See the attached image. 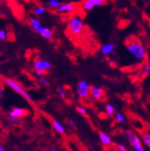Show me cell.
I'll return each instance as SVG.
<instances>
[{
	"label": "cell",
	"mask_w": 150,
	"mask_h": 151,
	"mask_svg": "<svg viewBox=\"0 0 150 151\" xmlns=\"http://www.w3.org/2000/svg\"><path fill=\"white\" fill-rule=\"evenodd\" d=\"M2 89L0 88V98H2Z\"/></svg>",
	"instance_id": "obj_32"
},
{
	"label": "cell",
	"mask_w": 150,
	"mask_h": 151,
	"mask_svg": "<svg viewBox=\"0 0 150 151\" xmlns=\"http://www.w3.org/2000/svg\"><path fill=\"white\" fill-rule=\"evenodd\" d=\"M5 83L7 84L8 86L11 89L15 91L17 94H20V95L24 99H25L27 101L29 102L30 104H34V101L33 99L30 97L29 94H28V92L22 88L21 84H19V83L16 81L13 80V79L11 78H6L5 79Z\"/></svg>",
	"instance_id": "obj_2"
},
{
	"label": "cell",
	"mask_w": 150,
	"mask_h": 151,
	"mask_svg": "<svg viewBox=\"0 0 150 151\" xmlns=\"http://www.w3.org/2000/svg\"><path fill=\"white\" fill-rule=\"evenodd\" d=\"M19 121V117H11V116H9L7 120V124L9 125V126H13V125L18 124Z\"/></svg>",
	"instance_id": "obj_18"
},
{
	"label": "cell",
	"mask_w": 150,
	"mask_h": 151,
	"mask_svg": "<svg viewBox=\"0 0 150 151\" xmlns=\"http://www.w3.org/2000/svg\"><path fill=\"white\" fill-rule=\"evenodd\" d=\"M99 138L100 140L101 144L104 146H109L112 143V140L111 137L109 136L108 134H105L103 132H100L99 134Z\"/></svg>",
	"instance_id": "obj_13"
},
{
	"label": "cell",
	"mask_w": 150,
	"mask_h": 151,
	"mask_svg": "<svg viewBox=\"0 0 150 151\" xmlns=\"http://www.w3.org/2000/svg\"><path fill=\"white\" fill-rule=\"evenodd\" d=\"M58 94H60V96H61V98H66V91H65V90L63 88H58Z\"/></svg>",
	"instance_id": "obj_27"
},
{
	"label": "cell",
	"mask_w": 150,
	"mask_h": 151,
	"mask_svg": "<svg viewBox=\"0 0 150 151\" xmlns=\"http://www.w3.org/2000/svg\"><path fill=\"white\" fill-rule=\"evenodd\" d=\"M143 75L146 76V75H149L150 74V65L149 64H147L144 66L143 69Z\"/></svg>",
	"instance_id": "obj_25"
},
{
	"label": "cell",
	"mask_w": 150,
	"mask_h": 151,
	"mask_svg": "<svg viewBox=\"0 0 150 151\" xmlns=\"http://www.w3.org/2000/svg\"><path fill=\"white\" fill-rule=\"evenodd\" d=\"M115 117H116V122H118L119 124H122V123H123L125 121V117H124L123 114L120 113V112L116 113Z\"/></svg>",
	"instance_id": "obj_21"
},
{
	"label": "cell",
	"mask_w": 150,
	"mask_h": 151,
	"mask_svg": "<svg viewBox=\"0 0 150 151\" xmlns=\"http://www.w3.org/2000/svg\"><path fill=\"white\" fill-rule=\"evenodd\" d=\"M36 75L39 78L42 77L44 75V71H36Z\"/></svg>",
	"instance_id": "obj_29"
},
{
	"label": "cell",
	"mask_w": 150,
	"mask_h": 151,
	"mask_svg": "<svg viewBox=\"0 0 150 151\" xmlns=\"http://www.w3.org/2000/svg\"><path fill=\"white\" fill-rule=\"evenodd\" d=\"M127 50L137 61H143L146 55L144 46L136 40H129L127 43Z\"/></svg>",
	"instance_id": "obj_1"
},
{
	"label": "cell",
	"mask_w": 150,
	"mask_h": 151,
	"mask_svg": "<svg viewBox=\"0 0 150 151\" xmlns=\"http://www.w3.org/2000/svg\"><path fill=\"white\" fill-rule=\"evenodd\" d=\"M68 30L74 35H79L84 30V22L80 16H74L70 19L67 24Z\"/></svg>",
	"instance_id": "obj_3"
},
{
	"label": "cell",
	"mask_w": 150,
	"mask_h": 151,
	"mask_svg": "<svg viewBox=\"0 0 150 151\" xmlns=\"http://www.w3.org/2000/svg\"><path fill=\"white\" fill-rule=\"evenodd\" d=\"M116 149H117L118 151H128L127 148L125 146L120 144L116 145Z\"/></svg>",
	"instance_id": "obj_28"
},
{
	"label": "cell",
	"mask_w": 150,
	"mask_h": 151,
	"mask_svg": "<svg viewBox=\"0 0 150 151\" xmlns=\"http://www.w3.org/2000/svg\"><path fill=\"white\" fill-rule=\"evenodd\" d=\"M30 25L32 28L33 30L35 31L36 32H38L39 29L42 27V25L41 24L40 21L35 17H33L30 19Z\"/></svg>",
	"instance_id": "obj_14"
},
{
	"label": "cell",
	"mask_w": 150,
	"mask_h": 151,
	"mask_svg": "<svg viewBox=\"0 0 150 151\" xmlns=\"http://www.w3.org/2000/svg\"><path fill=\"white\" fill-rule=\"evenodd\" d=\"M143 141L150 150V134H144L142 137Z\"/></svg>",
	"instance_id": "obj_20"
},
{
	"label": "cell",
	"mask_w": 150,
	"mask_h": 151,
	"mask_svg": "<svg viewBox=\"0 0 150 151\" xmlns=\"http://www.w3.org/2000/svg\"><path fill=\"white\" fill-rule=\"evenodd\" d=\"M90 94L94 99L100 100L103 98L104 91L103 90V88L100 87H93L90 88Z\"/></svg>",
	"instance_id": "obj_8"
},
{
	"label": "cell",
	"mask_w": 150,
	"mask_h": 151,
	"mask_svg": "<svg viewBox=\"0 0 150 151\" xmlns=\"http://www.w3.org/2000/svg\"><path fill=\"white\" fill-rule=\"evenodd\" d=\"M25 113V111L24 109H22L21 107H15L11 108V110L9 111V115L11 116V117H15L20 118L22 116H24Z\"/></svg>",
	"instance_id": "obj_11"
},
{
	"label": "cell",
	"mask_w": 150,
	"mask_h": 151,
	"mask_svg": "<svg viewBox=\"0 0 150 151\" xmlns=\"http://www.w3.org/2000/svg\"><path fill=\"white\" fill-rule=\"evenodd\" d=\"M134 136H135L134 134H133V132H131V131H126L125 137L128 140V141L131 142L132 140H133V138L134 137Z\"/></svg>",
	"instance_id": "obj_24"
},
{
	"label": "cell",
	"mask_w": 150,
	"mask_h": 151,
	"mask_svg": "<svg viewBox=\"0 0 150 151\" xmlns=\"http://www.w3.org/2000/svg\"><path fill=\"white\" fill-rule=\"evenodd\" d=\"M77 6L76 4L72 3V2H68V3H61L57 8L55 9V12L59 15L62 14H67L73 12L76 10Z\"/></svg>",
	"instance_id": "obj_5"
},
{
	"label": "cell",
	"mask_w": 150,
	"mask_h": 151,
	"mask_svg": "<svg viewBox=\"0 0 150 151\" xmlns=\"http://www.w3.org/2000/svg\"><path fill=\"white\" fill-rule=\"evenodd\" d=\"M143 1H146V0H143Z\"/></svg>",
	"instance_id": "obj_35"
},
{
	"label": "cell",
	"mask_w": 150,
	"mask_h": 151,
	"mask_svg": "<svg viewBox=\"0 0 150 151\" xmlns=\"http://www.w3.org/2000/svg\"><path fill=\"white\" fill-rule=\"evenodd\" d=\"M115 49V45L113 43H106L101 47L100 52L103 55H109L113 53Z\"/></svg>",
	"instance_id": "obj_9"
},
{
	"label": "cell",
	"mask_w": 150,
	"mask_h": 151,
	"mask_svg": "<svg viewBox=\"0 0 150 151\" xmlns=\"http://www.w3.org/2000/svg\"><path fill=\"white\" fill-rule=\"evenodd\" d=\"M50 151H55V149H51Z\"/></svg>",
	"instance_id": "obj_34"
},
{
	"label": "cell",
	"mask_w": 150,
	"mask_h": 151,
	"mask_svg": "<svg viewBox=\"0 0 150 151\" xmlns=\"http://www.w3.org/2000/svg\"><path fill=\"white\" fill-rule=\"evenodd\" d=\"M61 4V2L59 1V0H49L48 2V5L50 8L51 9H56V8L58 7Z\"/></svg>",
	"instance_id": "obj_19"
},
{
	"label": "cell",
	"mask_w": 150,
	"mask_h": 151,
	"mask_svg": "<svg viewBox=\"0 0 150 151\" xmlns=\"http://www.w3.org/2000/svg\"><path fill=\"white\" fill-rule=\"evenodd\" d=\"M52 126H53L54 129H55L57 133H59V134H64L65 133V127L63 126L59 121H56V120H53V121H52Z\"/></svg>",
	"instance_id": "obj_15"
},
{
	"label": "cell",
	"mask_w": 150,
	"mask_h": 151,
	"mask_svg": "<svg viewBox=\"0 0 150 151\" xmlns=\"http://www.w3.org/2000/svg\"><path fill=\"white\" fill-rule=\"evenodd\" d=\"M77 93L79 98H87L90 93V87L86 81H80L77 85Z\"/></svg>",
	"instance_id": "obj_4"
},
{
	"label": "cell",
	"mask_w": 150,
	"mask_h": 151,
	"mask_svg": "<svg viewBox=\"0 0 150 151\" xmlns=\"http://www.w3.org/2000/svg\"><path fill=\"white\" fill-rule=\"evenodd\" d=\"M130 143L132 144V146H133V149L135 151H145L143 147V145H142V143H141L140 139L136 135L133 138V140Z\"/></svg>",
	"instance_id": "obj_12"
},
{
	"label": "cell",
	"mask_w": 150,
	"mask_h": 151,
	"mask_svg": "<svg viewBox=\"0 0 150 151\" xmlns=\"http://www.w3.org/2000/svg\"><path fill=\"white\" fill-rule=\"evenodd\" d=\"M148 61H149V65H150V57L149 58V60H148Z\"/></svg>",
	"instance_id": "obj_33"
},
{
	"label": "cell",
	"mask_w": 150,
	"mask_h": 151,
	"mask_svg": "<svg viewBox=\"0 0 150 151\" xmlns=\"http://www.w3.org/2000/svg\"><path fill=\"white\" fill-rule=\"evenodd\" d=\"M68 124H69V125H70V127L75 126V123H74V121H72V120H70V121H68Z\"/></svg>",
	"instance_id": "obj_30"
},
{
	"label": "cell",
	"mask_w": 150,
	"mask_h": 151,
	"mask_svg": "<svg viewBox=\"0 0 150 151\" xmlns=\"http://www.w3.org/2000/svg\"><path fill=\"white\" fill-rule=\"evenodd\" d=\"M45 8L44 6H38L34 9V14L36 16H40L45 12Z\"/></svg>",
	"instance_id": "obj_17"
},
{
	"label": "cell",
	"mask_w": 150,
	"mask_h": 151,
	"mask_svg": "<svg viewBox=\"0 0 150 151\" xmlns=\"http://www.w3.org/2000/svg\"><path fill=\"white\" fill-rule=\"evenodd\" d=\"M0 151H5V149H4V147L1 144H0Z\"/></svg>",
	"instance_id": "obj_31"
},
{
	"label": "cell",
	"mask_w": 150,
	"mask_h": 151,
	"mask_svg": "<svg viewBox=\"0 0 150 151\" xmlns=\"http://www.w3.org/2000/svg\"><path fill=\"white\" fill-rule=\"evenodd\" d=\"M77 111L79 114L86 115L88 114V110L84 107H77Z\"/></svg>",
	"instance_id": "obj_23"
},
{
	"label": "cell",
	"mask_w": 150,
	"mask_h": 151,
	"mask_svg": "<svg viewBox=\"0 0 150 151\" xmlns=\"http://www.w3.org/2000/svg\"><path fill=\"white\" fill-rule=\"evenodd\" d=\"M105 111H106V113L107 114V115L111 117V116H113L115 114V107H114L113 104H108L105 107Z\"/></svg>",
	"instance_id": "obj_16"
},
{
	"label": "cell",
	"mask_w": 150,
	"mask_h": 151,
	"mask_svg": "<svg viewBox=\"0 0 150 151\" xmlns=\"http://www.w3.org/2000/svg\"><path fill=\"white\" fill-rule=\"evenodd\" d=\"M40 83L42 84V85H44V86H47V85H48V84H49V81H48V80L47 78H46L45 77H41L40 78Z\"/></svg>",
	"instance_id": "obj_26"
},
{
	"label": "cell",
	"mask_w": 150,
	"mask_h": 151,
	"mask_svg": "<svg viewBox=\"0 0 150 151\" xmlns=\"http://www.w3.org/2000/svg\"><path fill=\"white\" fill-rule=\"evenodd\" d=\"M33 67L36 71H48L51 68V64L48 60L38 59L33 64Z\"/></svg>",
	"instance_id": "obj_7"
},
{
	"label": "cell",
	"mask_w": 150,
	"mask_h": 151,
	"mask_svg": "<svg viewBox=\"0 0 150 151\" xmlns=\"http://www.w3.org/2000/svg\"><path fill=\"white\" fill-rule=\"evenodd\" d=\"M106 4V0H85L82 3V8L85 11H90L97 6H103Z\"/></svg>",
	"instance_id": "obj_6"
},
{
	"label": "cell",
	"mask_w": 150,
	"mask_h": 151,
	"mask_svg": "<svg viewBox=\"0 0 150 151\" xmlns=\"http://www.w3.org/2000/svg\"><path fill=\"white\" fill-rule=\"evenodd\" d=\"M8 38L7 32L4 29H0V40L6 41Z\"/></svg>",
	"instance_id": "obj_22"
},
{
	"label": "cell",
	"mask_w": 150,
	"mask_h": 151,
	"mask_svg": "<svg viewBox=\"0 0 150 151\" xmlns=\"http://www.w3.org/2000/svg\"><path fill=\"white\" fill-rule=\"evenodd\" d=\"M38 33L41 36L46 38V39H51L52 37H53V32H52L50 29L47 28V27L42 26V28L39 29Z\"/></svg>",
	"instance_id": "obj_10"
}]
</instances>
